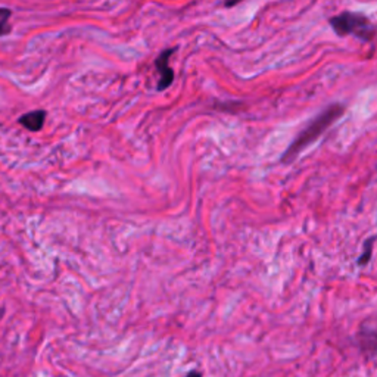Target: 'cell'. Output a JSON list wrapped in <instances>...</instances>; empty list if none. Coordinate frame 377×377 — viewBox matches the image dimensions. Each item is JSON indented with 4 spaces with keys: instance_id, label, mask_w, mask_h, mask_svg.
I'll use <instances>...</instances> for the list:
<instances>
[{
    "instance_id": "6da1fadb",
    "label": "cell",
    "mask_w": 377,
    "mask_h": 377,
    "mask_svg": "<svg viewBox=\"0 0 377 377\" xmlns=\"http://www.w3.org/2000/svg\"><path fill=\"white\" fill-rule=\"evenodd\" d=\"M344 112H345V105L342 104L329 105L322 113H318V116L310 124H308L306 127L298 134V137H296V139L291 143L288 151L282 156V161L283 163L293 161V159L298 156L305 147L314 143L327 129L332 127V125L342 116H344Z\"/></svg>"
},
{
    "instance_id": "7a4b0ae2",
    "label": "cell",
    "mask_w": 377,
    "mask_h": 377,
    "mask_svg": "<svg viewBox=\"0 0 377 377\" xmlns=\"http://www.w3.org/2000/svg\"><path fill=\"white\" fill-rule=\"evenodd\" d=\"M330 27L340 37H345L348 34H352L353 37L360 39L361 42H373L376 36V27L371 22V19L360 12H351V10H345L336 17H332L329 19Z\"/></svg>"
},
{
    "instance_id": "3957f363",
    "label": "cell",
    "mask_w": 377,
    "mask_h": 377,
    "mask_svg": "<svg viewBox=\"0 0 377 377\" xmlns=\"http://www.w3.org/2000/svg\"><path fill=\"white\" fill-rule=\"evenodd\" d=\"M174 53H176L174 48L165 49L155 61V68L159 73V82H158L159 91L167 90L174 82V71L171 70V66H169V58H171V55H174Z\"/></svg>"
},
{
    "instance_id": "277c9868",
    "label": "cell",
    "mask_w": 377,
    "mask_h": 377,
    "mask_svg": "<svg viewBox=\"0 0 377 377\" xmlns=\"http://www.w3.org/2000/svg\"><path fill=\"white\" fill-rule=\"evenodd\" d=\"M44 121H46V111H43V109L27 112V113H24V116H21L18 118V122L22 125V127L27 129L28 131H33V133L40 131L43 129Z\"/></svg>"
},
{
    "instance_id": "5b68a950",
    "label": "cell",
    "mask_w": 377,
    "mask_h": 377,
    "mask_svg": "<svg viewBox=\"0 0 377 377\" xmlns=\"http://www.w3.org/2000/svg\"><path fill=\"white\" fill-rule=\"evenodd\" d=\"M10 17H12V10L9 8H0V37L10 33Z\"/></svg>"
},
{
    "instance_id": "8992f818",
    "label": "cell",
    "mask_w": 377,
    "mask_h": 377,
    "mask_svg": "<svg viewBox=\"0 0 377 377\" xmlns=\"http://www.w3.org/2000/svg\"><path fill=\"white\" fill-rule=\"evenodd\" d=\"M365 246H367V250H365L364 249V254H362V257L360 258V261H358V264H364V262H365V264H367V262H369V259H370V257H371V248H373V239H370V241L369 242H365Z\"/></svg>"
},
{
    "instance_id": "52a82bcc",
    "label": "cell",
    "mask_w": 377,
    "mask_h": 377,
    "mask_svg": "<svg viewBox=\"0 0 377 377\" xmlns=\"http://www.w3.org/2000/svg\"><path fill=\"white\" fill-rule=\"evenodd\" d=\"M241 2H243V0H226L224 5H226L227 8H232V6L239 5V3H241Z\"/></svg>"
},
{
    "instance_id": "ba28073f",
    "label": "cell",
    "mask_w": 377,
    "mask_h": 377,
    "mask_svg": "<svg viewBox=\"0 0 377 377\" xmlns=\"http://www.w3.org/2000/svg\"><path fill=\"white\" fill-rule=\"evenodd\" d=\"M186 377H202V374L198 373V371H193V373H190V374L186 376Z\"/></svg>"
},
{
    "instance_id": "9c48e42d",
    "label": "cell",
    "mask_w": 377,
    "mask_h": 377,
    "mask_svg": "<svg viewBox=\"0 0 377 377\" xmlns=\"http://www.w3.org/2000/svg\"><path fill=\"white\" fill-rule=\"evenodd\" d=\"M3 315H5V308H0V320L3 318Z\"/></svg>"
}]
</instances>
